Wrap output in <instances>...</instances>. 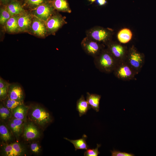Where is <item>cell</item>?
Listing matches in <instances>:
<instances>
[{
  "label": "cell",
  "instance_id": "obj_7",
  "mask_svg": "<svg viewBox=\"0 0 156 156\" xmlns=\"http://www.w3.org/2000/svg\"><path fill=\"white\" fill-rule=\"evenodd\" d=\"M99 42L87 36L82 40L81 44L84 51L94 57L100 53L101 46Z\"/></svg>",
  "mask_w": 156,
  "mask_h": 156
},
{
  "label": "cell",
  "instance_id": "obj_20",
  "mask_svg": "<svg viewBox=\"0 0 156 156\" xmlns=\"http://www.w3.org/2000/svg\"><path fill=\"white\" fill-rule=\"evenodd\" d=\"M101 96L95 94H90L87 92L86 100L89 105L96 112L99 111L100 101Z\"/></svg>",
  "mask_w": 156,
  "mask_h": 156
},
{
  "label": "cell",
  "instance_id": "obj_35",
  "mask_svg": "<svg viewBox=\"0 0 156 156\" xmlns=\"http://www.w3.org/2000/svg\"><path fill=\"white\" fill-rule=\"evenodd\" d=\"M12 0H0L1 5L3 6H5L8 4Z\"/></svg>",
  "mask_w": 156,
  "mask_h": 156
},
{
  "label": "cell",
  "instance_id": "obj_30",
  "mask_svg": "<svg viewBox=\"0 0 156 156\" xmlns=\"http://www.w3.org/2000/svg\"><path fill=\"white\" fill-rule=\"evenodd\" d=\"M30 148L31 151L34 153L38 154L41 150L40 146L37 142H33L30 145Z\"/></svg>",
  "mask_w": 156,
  "mask_h": 156
},
{
  "label": "cell",
  "instance_id": "obj_21",
  "mask_svg": "<svg viewBox=\"0 0 156 156\" xmlns=\"http://www.w3.org/2000/svg\"><path fill=\"white\" fill-rule=\"evenodd\" d=\"M50 0H22L21 3L23 8L31 10L39 6L49 2Z\"/></svg>",
  "mask_w": 156,
  "mask_h": 156
},
{
  "label": "cell",
  "instance_id": "obj_31",
  "mask_svg": "<svg viewBox=\"0 0 156 156\" xmlns=\"http://www.w3.org/2000/svg\"><path fill=\"white\" fill-rule=\"evenodd\" d=\"M9 86L6 87L2 88H0V99L1 101H3L8 96Z\"/></svg>",
  "mask_w": 156,
  "mask_h": 156
},
{
  "label": "cell",
  "instance_id": "obj_34",
  "mask_svg": "<svg viewBox=\"0 0 156 156\" xmlns=\"http://www.w3.org/2000/svg\"><path fill=\"white\" fill-rule=\"evenodd\" d=\"M10 83L0 77V88H2L6 87L9 86Z\"/></svg>",
  "mask_w": 156,
  "mask_h": 156
},
{
  "label": "cell",
  "instance_id": "obj_10",
  "mask_svg": "<svg viewBox=\"0 0 156 156\" xmlns=\"http://www.w3.org/2000/svg\"><path fill=\"white\" fill-rule=\"evenodd\" d=\"M23 131L24 137L27 140L36 139L40 135L39 129L32 122L24 124Z\"/></svg>",
  "mask_w": 156,
  "mask_h": 156
},
{
  "label": "cell",
  "instance_id": "obj_3",
  "mask_svg": "<svg viewBox=\"0 0 156 156\" xmlns=\"http://www.w3.org/2000/svg\"><path fill=\"white\" fill-rule=\"evenodd\" d=\"M113 72L117 78L124 81L133 79L137 75L126 61L118 63Z\"/></svg>",
  "mask_w": 156,
  "mask_h": 156
},
{
  "label": "cell",
  "instance_id": "obj_9",
  "mask_svg": "<svg viewBox=\"0 0 156 156\" xmlns=\"http://www.w3.org/2000/svg\"><path fill=\"white\" fill-rule=\"evenodd\" d=\"M2 152L4 156H20L24 155L25 150L21 144L15 142L5 144L2 147Z\"/></svg>",
  "mask_w": 156,
  "mask_h": 156
},
{
  "label": "cell",
  "instance_id": "obj_5",
  "mask_svg": "<svg viewBox=\"0 0 156 156\" xmlns=\"http://www.w3.org/2000/svg\"><path fill=\"white\" fill-rule=\"evenodd\" d=\"M126 61L137 74L141 71L144 63V57L134 48H132L127 56Z\"/></svg>",
  "mask_w": 156,
  "mask_h": 156
},
{
  "label": "cell",
  "instance_id": "obj_1",
  "mask_svg": "<svg viewBox=\"0 0 156 156\" xmlns=\"http://www.w3.org/2000/svg\"><path fill=\"white\" fill-rule=\"evenodd\" d=\"M94 63L100 71L106 73L113 72L118 63L109 51L100 52L94 58Z\"/></svg>",
  "mask_w": 156,
  "mask_h": 156
},
{
  "label": "cell",
  "instance_id": "obj_23",
  "mask_svg": "<svg viewBox=\"0 0 156 156\" xmlns=\"http://www.w3.org/2000/svg\"><path fill=\"white\" fill-rule=\"evenodd\" d=\"M132 33L131 31L127 28H124L120 30L117 35L119 41L122 43L128 42L131 40Z\"/></svg>",
  "mask_w": 156,
  "mask_h": 156
},
{
  "label": "cell",
  "instance_id": "obj_24",
  "mask_svg": "<svg viewBox=\"0 0 156 156\" xmlns=\"http://www.w3.org/2000/svg\"><path fill=\"white\" fill-rule=\"evenodd\" d=\"M0 136L2 140L7 142L12 139V135L8 128L3 124L0 125Z\"/></svg>",
  "mask_w": 156,
  "mask_h": 156
},
{
  "label": "cell",
  "instance_id": "obj_27",
  "mask_svg": "<svg viewBox=\"0 0 156 156\" xmlns=\"http://www.w3.org/2000/svg\"><path fill=\"white\" fill-rule=\"evenodd\" d=\"M12 16L4 6H2L0 10V23L1 25H4L7 21Z\"/></svg>",
  "mask_w": 156,
  "mask_h": 156
},
{
  "label": "cell",
  "instance_id": "obj_25",
  "mask_svg": "<svg viewBox=\"0 0 156 156\" xmlns=\"http://www.w3.org/2000/svg\"><path fill=\"white\" fill-rule=\"evenodd\" d=\"M3 103L5 106L12 112L18 105L23 103V101H18L11 99L7 96L3 101Z\"/></svg>",
  "mask_w": 156,
  "mask_h": 156
},
{
  "label": "cell",
  "instance_id": "obj_29",
  "mask_svg": "<svg viewBox=\"0 0 156 156\" xmlns=\"http://www.w3.org/2000/svg\"><path fill=\"white\" fill-rule=\"evenodd\" d=\"M96 148H88L84 153L85 156H97L100 154L98 149L101 146V145L97 144Z\"/></svg>",
  "mask_w": 156,
  "mask_h": 156
},
{
  "label": "cell",
  "instance_id": "obj_33",
  "mask_svg": "<svg viewBox=\"0 0 156 156\" xmlns=\"http://www.w3.org/2000/svg\"><path fill=\"white\" fill-rule=\"evenodd\" d=\"M14 124L18 127L20 129L23 131L24 126L23 122L24 120L13 118L11 120Z\"/></svg>",
  "mask_w": 156,
  "mask_h": 156
},
{
  "label": "cell",
  "instance_id": "obj_11",
  "mask_svg": "<svg viewBox=\"0 0 156 156\" xmlns=\"http://www.w3.org/2000/svg\"><path fill=\"white\" fill-rule=\"evenodd\" d=\"M31 13L25 11L18 15V23L20 32H29L32 18Z\"/></svg>",
  "mask_w": 156,
  "mask_h": 156
},
{
  "label": "cell",
  "instance_id": "obj_36",
  "mask_svg": "<svg viewBox=\"0 0 156 156\" xmlns=\"http://www.w3.org/2000/svg\"><path fill=\"white\" fill-rule=\"evenodd\" d=\"M96 3L99 5L102 6L106 3L107 1L106 0H96Z\"/></svg>",
  "mask_w": 156,
  "mask_h": 156
},
{
  "label": "cell",
  "instance_id": "obj_16",
  "mask_svg": "<svg viewBox=\"0 0 156 156\" xmlns=\"http://www.w3.org/2000/svg\"><path fill=\"white\" fill-rule=\"evenodd\" d=\"M29 107L23 103L18 105L12 112L13 118L24 120L29 110Z\"/></svg>",
  "mask_w": 156,
  "mask_h": 156
},
{
  "label": "cell",
  "instance_id": "obj_38",
  "mask_svg": "<svg viewBox=\"0 0 156 156\" xmlns=\"http://www.w3.org/2000/svg\"><path fill=\"white\" fill-rule=\"evenodd\" d=\"M17 1H18L20 2H21V1H22V0H17Z\"/></svg>",
  "mask_w": 156,
  "mask_h": 156
},
{
  "label": "cell",
  "instance_id": "obj_18",
  "mask_svg": "<svg viewBox=\"0 0 156 156\" xmlns=\"http://www.w3.org/2000/svg\"><path fill=\"white\" fill-rule=\"evenodd\" d=\"M18 15L12 16L6 22L4 26L8 33H14L19 32L18 23Z\"/></svg>",
  "mask_w": 156,
  "mask_h": 156
},
{
  "label": "cell",
  "instance_id": "obj_13",
  "mask_svg": "<svg viewBox=\"0 0 156 156\" xmlns=\"http://www.w3.org/2000/svg\"><path fill=\"white\" fill-rule=\"evenodd\" d=\"M109 52L118 63L125 61L127 57L125 55V50L122 45L118 44L109 45Z\"/></svg>",
  "mask_w": 156,
  "mask_h": 156
},
{
  "label": "cell",
  "instance_id": "obj_32",
  "mask_svg": "<svg viewBox=\"0 0 156 156\" xmlns=\"http://www.w3.org/2000/svg\"><path fill=\"white\" fill-rule=\"evenodd\" d=\"M112 156H133L135 155L132 153H128L125 152H121L119 151H110Z\"/></svg>",
  "mask_w": 156,
  "mask_h": 156
},
{
  "label": "cell",
  "instance_id": "obj_14",
  "mask_svg": "<svg viewBox=\"0 0 156 156\" xmlns=\"http://www.w3.org/2000/svg\"><path fill=\"white\" fill-rule=\"evenodd\" d=\"M8 96L11 99L23 101L24 93L21 86L17 83H12L9 86Z\"/></svg>",
  "mask_w": 156,
  "mask_h": 156
},
{
  "label": "cell",
  "instance_id": "obj_26",
  "mask_svg": "<svg viewBox=\"0 0 156 156\" xmlns=\"http://www.w3.org/2000/svg\"><path fill=\"white\" fill-rule=\"evenodd\" d=\"M12 116L11 111L5 105L0 104V118L1 120H5L10 118Z\"/></svg>",
  "mask_w": 156,
  "mask_h": 156
},
{
  "label": "cell",
  "instance_id": "obj_15",
  "mask_svg": "<svg viewBox=\"0 0 156 156\" xmlns=\"http://www.w3.org/2000/svg\"><path fill=\"white\" fill-rule=\"evenodd\" d=\"M5 7L11 16L19 15L26 11L21 2L17 0H12Z\"/></svg>",
  "mask_w": 156,
  "mask_h": 156
},
{
  "label": "cell",
  "instance_id": "obj_4",
  "mask_svg": "<svg viewBox=\"0 0 156 156\" xmlns=\"http://www.w3.org/2000/svg\"><path fill=\"white\" fill-rule=\"evenodd\" d=\"M45 23L47 34L54 35L59 29L66 23V22L61 15L54 13Z\"/></svg>",
  "mask_w": 156,
  "mask_h": 156
},
{
  "label": "cell",
  "instance_id": "obj_2",
  "mask_svg": "<svg viewBox=\"0 0 156 156\" xmlns=\"http://www.w3.org/2000/svg\"><path fill=\"white\" fill-rule=\"evenodd\" d=\"M30 111V119L32 122L40 127L45 126L52 120L49 112L39 105H32Z\"/></svg>",
  "mask_w": 156,
  "mask_h": 156
},
{
  "label": "cell",
  "instance_id": "obj_12",
  "mask_svg": "<svg viewBox=\"0 0 156 156\" xmlns=\"http://www.w3.org/2000/svg\"><path fill=\"white\" fill-rule=\"evenodd\" d=\"M87 36L98 42H105L108 37L109 34L105 30L93 27L87 31Z\"/></svg>",
  "mask_w": 156,
  "mask_h": 156
},
{
  "label": "cell",
  "instance_id": "obj_17",
  "mask_svg": "<svg viewBox=\"0 0 156 156\" xmlns=\"http://www.w3.org/2000/svg\"><path fill=\"white\" fill-rule=\"evenodd\" d=\"M50 2L55 10L68 13L71 12L69 3L66 0H50Z\"/></svg>",
  "mask_w": 156,
  "mask_h": 156
},
{
  "label": "cell",
  "instance_id": "obj_22",
  "mask_svg": "<svg viewBox=\"0 0 156 156\" xmlns=\"http://www.w3.org/2000/svg\"><path fill=\"white\" fill-rule=\"evenodd\" d=\"M87 136L84 134L81 138L76 140H70L66 138H64L72 143L75 148V151L78 149H86L88 148L89 146L87 145L86 140Z\"/></svg>",
  "mask_w": 156,
  "mask_h": 156
},
{
  "label": "cell",
  "instance_id": "obj_28",
  "mask_svg": "<svg viewBox=\"0 0 156 156\" xmlns=\"http://www.w3.org/2000/svg\"><path fill=\"white\" fill-rule=\"evenodd\" d=\"M8 125L12 131L17 137H18L23 131L11 120L9 122Z\"/></svg>",
  "mask_w": 156,
  "mask_h": 156
},
{
  "label": "cell",
  "instance_id": "obj_8",
  "mask_svg": "<svg viewBox=\"0 0 156 156\" xmlns=\"http://www.w3.org/2000/svg\"><path fill=\"white\" fill-rule=\"evenodd\" d=\"M29 32L38 37H45L47 35L45 22L33 16Z\"/></svg>",
  "mask_w": 156,
  "mask_h": 156
},
{
  "label": "cell",
  "instance_id": "obj_6",
  "mask_svg": "<svg viewBox=\"0 0 156 156\" xmlns=\"http://www.w3.org/2000/svg\"><path fill=\"white\" fill-rule=\"evenodd\" d=\"M54 9L49 2L42 4L31 10V14L45 22L55 13Z\"/></svg>",
  "mask_w": 156,
  "mask_h": 156
},
{
  "label": "cell",
  "instance_id": "obj_37",
  "mask_svg": "<svg viewBox=\"0 0 156 156\" xmlns=\"http://www.w3.org/2000/svg\"><path fill=\"white\" fill-rule=\"evenodd\" d=\"M96 1V0H89V1L91 3H93Z\"/></svg>",
  "mask_w": 156,
  "mask_h": 156
},
{
  "label": "cell",
  "instance_id": "obj_19",
  "mask_svg": "<svg viewBox=\"0 0 156 156\" xmlns=\"http://www.w3.org/2000/svg\"><path fill=\"white\" fill-rule=\"evenodd\" d=\"M91 108L83 95L77 101L76 109L79 116L86 114L88 111Z\"/></svg>",
  "mask_w": 156,
  "mask_h": 156
}]
</instances>
